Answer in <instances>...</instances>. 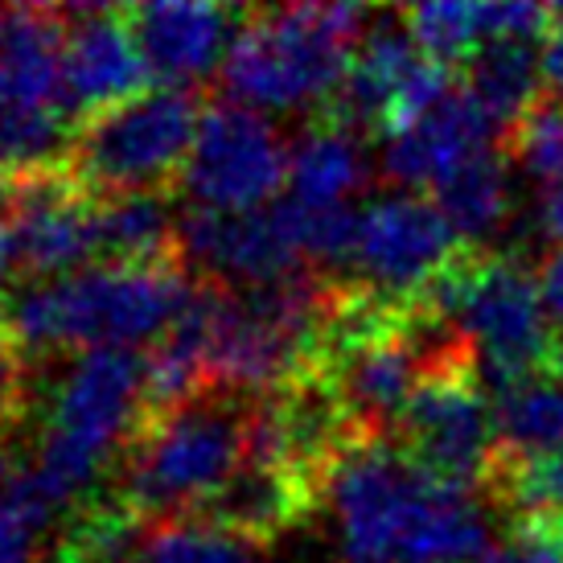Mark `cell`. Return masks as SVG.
Here are the masks:
<instances>
[{
	"label": "cell",
	"mask_w": 563,
	"mask_h": 563,
	"mask_svg": "<svg viewBox=\"0 0 563 563\" xmlns=\"http://www.w3.org/2000/svg\"><path fill=\"white\" fill-rule=\"evenodd\" d=\"M428 482L432 477L391 440H362L345 449L321 482L342 560L399 563L407 522Z\"/></svg>",
	"instance_id": "6"
},
{
	"label": "cell",
	"mask_w": 563,
	"mask_h": 563,
	"mask_svg": "<svg viewBox=\"0 0 563 563\" xmlns=\"http://www.w3.org/2000/svg\"><path fill=\"white\" fill-rule=\"evenodd\" d=\"M198 280L181 264H99L75 276L21 284L0 325L16 350L54 354V350H141L157 345L189 305Z\"/></svg>",
	"instance_id": "1"
},
{
	"label": "cell",
	"mask_w": 563,
	"mask_h": 563,
	"mask_svg": "<svg viewBox=\"0 0 563 563\" xmlns=\"http://www.w3.org/2000/svg\"><path fill=\"white\" fill-rule=\"evenodd\" d=\"M91 235L99 264H177V214L161 189L91 198Z\"/></svg>",
	"instance_id": "16"
},
{
	"label": "cell",
	"mask_w": 563,
	"mask_h": 563,
	"mask_svg": "<svg viewBox=\"0 0 563 563\" xmlns=\"http://www.w3.org/2000/svg\"><path fill=\"white\" fill-rule=\"evenodd\" d=\"M280 214L288 235L297 243L300 260L313 267H354L358 251V214L354 206H300L292 198H280Z\"/></svg>",
	"instance_id": "24"
},
{
	"label": "cell",
	"mask_w": 563,
	"mask_h": 563,
	"mask_svg": "<svg viewBox=\"0 0 563 563\" xmlns=\"http://www.w3.org/2000/svg\"><path fill=\"white\" fill-rule=\"evenodd\" d=\"M506 157L543 189L563 181V99H539L510 128Z\"/></svg>",
	"instance_id": "25"
},
{
	"label": "cell",
	"mask_w": 563,
	"mask_h": 563,
	"mask_svg": "<svg viewBox=\"0 0 563 563\" xmlns=\"http://www.w3.org/2000/svg\"><path fill=\"white\" fill-rule=\"evenodd\" d=\"M63 13L70 21L63 54V95L70 120L87 124L95 115L144 95V87L153 82V70L128 30L124 9L75 4Z\"/></svg>",
	"instance_id": "11"
},
{
	"label": "cell",
	"mask_w": 563,
	"mask_h": 563,
	"mask_svg": "<svg viewBox=\"0 0 563 563\" xmlns=\"http://www.w3.org/2000/svg\"><path fill=\"white\" fill-rule=\"evenodd\" d=\"M288 165L292 148L284 144L280 128L260 111L227 99L206 108L177 189L198 210H264L280 202L276 194L288 186Z\"/></svg>",
	"instance_id": "8"
},
{
	"label": "cell",
	"mask_w": 563,
	"mask_h": 563,
	"mask_svg": "<svg viewBox=\"0 0 563 563\" xmlns=\"http://www.w3.org/2000/svg\"><path fill=\"white\" fill-rule=\"evenodd\" d=\"M534 231L543 239H551L555 247H563V181L548 186L539 194V206H534Z\"/></svg>",
	"instance_id": "29"
},
{
	"label": "cell",
	"mask_w": 563,
	"mask_h": 563,
	"mask_svg": "<svg viewBox=\"0 0 563 563\" xmlns=\"http://www.w3.org/2000/svg\"><path fill=\"white\" fill-rule=\"evenodd\" d=\"M395 444L437 482L461 489L489 485L498 461V428L494 404L477 383L473 354L423 375L420 391L395 432Z\"/></svg>",
	"instance_id": "7"
},
{
	"label": "cell",
	"mask_w": 563,
	"mask_h": 563,
	"mask_svg": "<svg viewBox=\"0 0 563 563\" xmlns=\"http://www.w3.org/2000/svg\"><path fill=\"white\" fill-rule=\"evenodd\" d=\"M16 465H13V449H9V440H4V432H0V498L13 489V482H16Z\"/></svg>",
	"instance_id": "32"
},
{
	"label": "cell",
	"mask_w": 563,
	"mask_h": 563,
	"mask_svg": "<svg viewBox=\"0 0 563 563\" xmlns=\"http://www.w3.org/2000/svg\"><path fill=\"white\" fill-rule=\"evenodd\" d=\"M498 136H501L498 124L456 82V91L444 103H437L423 120H416L411 128H404L399 136H391V141L383 144L378 169H383V177L391 186L416 194L423 186L444 181L456 165H465L470 157L494 148Z\"/></svg>",
	"instance_id": "13"
},
{
	"label": "cell",
	"mask_w": 563,
	"mask_h": 563,
	"mask_svg": "<svg viewBox=\"0 0 563 563\" xmlns=\"http://www.w3.org/2000/svg\"><path fill=\"white\" fill-rule=\"evenodd\" d=\"M30 399V358L16 350L9 329L0 325V432L25 416Z\"/></svg>",
	"instance_id": "27"
},
{
	"label": "cell",
	"mask_w": 563,
	"mask_h": 563,
	"mask_svg": "<svg viewBox=\"0 0 563 563\" xmlns=\"http://www.w3.org/2000/svg\"><path fill=\"white\" fill-rule=\"evenodd\" d=\"M432 202L465 247H485L494 235H501V227L510 219V165H506V153L485 148L465 165H456L444 181L432 186Z\"/></svg>",
	"instance_id": "19"
},
{
	"label": "cell",
	"mask_w": 563,
	"mask_h": 563,
	"mask_svg": "<svg viewBox=\"0 0 563 563\" xmlns=\"http://www.w3.org/2000/svg\"><path fill=\"white\" fill-rule=\"evenodd\" d=\"M482 563H563V518H522Z\"/></svg>",
	"instance_id": "26"
},
{
	"label": "cell",
	"mask_w": 563,
	"mask_h": 563,
	"mask_svg": "<svg viewBox=\"0 0 563 563\" xmlns=\"http://www.w3.org/2000/svg\"><path fill=\"white\" fill-rule=\"evenodd\" d=\"M465 251L449 219L420 194H383L358 214L354 272L362 288L395 305H416L444 267Z\"/></svg>",
	"instance_id": "9"
},
{
	"label": "cell",
	"mask_w": 563,
	"mask_h": 563,
	"mask_svg": "<svg viewBox=\"0 0 563 563\" xmlns=\"http://www.w3.org/2000/svg\"><path fill=\"white\" fill-rule=\"evenodd\" d=\"M378 16L358 4H288L247 13L222 63V87L231 103L260 115L329 103Z\"/></svg>",
	"instance_id": "2"
},
{
	"label": "cell",
	"mask_w": 563,
	"mask_h": 563,
	"mask_svg": "<svg viewBox=\"0 0 563 563\" xmlns=\"http://www.w3.org/2000/svg\"><path fill=\"white\" fill-rule=\"evenodd\" d=\"M423 309L444 317L473 345L477 383L489 404L531 378H543L555 362V321H551L539 276L515 260L461 251L420 297Z\"/></svg>",
	"instance_id": "3"
},
{
	"label": "cell",
	"mask_w": 563,
	"mask_h": 563,
	"mask_svg": "<svg viewBox=\"0 0 563 563\" xmlns=\"http://www.w3.org/2000/svg\"><path fill=\"white\" fill-rule=\"evenodd\" d=\"M251 395H202L148 416L124 449L120 498L141 518H186L243 470V420Z\"/></svg>",
	"instance_id": "4"
},
{
	"label": "cell",
	"mask_w": 563,
	"mask_h": 563,
	"mask_svg": "<svg viewBox=\"0 0 563 563\" xmlns=\"http://www.w3.org/2000/svg\"><path fill=\"white\" fill-rule=\"evenodd\" d=\"M404 30L440 66L470 63L473 54L489 42V33H485V4H465V0L416 4V9L404 13Z\"/></svg>",
	"instance_id": "23"
},
{
	"label": "cell",
	"mask_w": 563,
	"mask_h": 563,
	"mask_svg": "<svg viewBox=\"0 0 563 563\" xmlns=\"http://www.w3.org/2000/svg\"><path fill=\"white\" fill-rule=\"evenodd\" d=\"M543 82L563 91V9H555V25L543 42Z\"/></svg>",
	"instance_id": "31"
},
{
	"label": "cell",
	"mask_w": 563,
	"mask_h": 563,
	"mask_svg": "<svg viewBox=\"0 0 563 563\" xmlns=\"http://www.w3.org/2000/svg\"><path fill=\"white\" fill-rule=\"evenodd\" d=\"M173 255L194 280H214L227 288H255L309 267L300 260L276 202L264 210H243V214L194 206L186 214H177Z\"/></svg>",
	"instance_id": "10"
},
{
	"label": "cell",
	"mask_w": 563,
	"mask_h": 563,
	"mask_svg": "<svg viewBox=\"0 0 563 563\" xmlns=\"http://www.w3.org/2000/svg\"><path fill=\"white\" fill-rule=\"evenodd\" d=\"M4 284H9V280L0 276V317H4V305H9V297H4Z\"/></svg>",
	"instance_id": "34"
},
{
	"label": "cell",
	"mask_w": 563,
	"mask_h": 563,
	"mask_svg": "<svg viewBox=\"0 0 563 563\" xmlns=\"http://www.w3.org/2000/svg\"><path fill=\"white\" fill-rule=\"evenodd\" d=\"M317 498H321V489L305 473L243 465L219 494H210L186 518H198L206 527H219V531L239 534L255 548H264L267 539L297 527L300 518L313 510Z\"/></svg>",
	"instance_id": "15"
},
{
	"label": "cell",
	"mask_w": 563,
	"mask_h": 563,
	"mask_svg": "<svg viewBox=\"0 0 563 563\" xmlns=\"http://www.w3.org/2000/svg\"><path fill=\"white\" fill-rule=\"evenodd\" d=\"M136 563H264V555L247 539L198 518H161L148 522Z\"/></svg>",
	"instance_id": "21"
},
{
	"label": "cell",
	"mask_w": 563,
	"mask_h": 563,
	"mask_svg": "<svg viewBox=\"0 0 563 563\" xmlns=\"http://www.w3.org/2000/svg\"><path fill=\"white\" fill-rule=\"evenodd\" d=\"M371 181V157L362 136L342 124H317L292 148L288 165V198L300 206H350Z\"/></svg>",
	"instance_id": "18"
},
{
	"label": "cell",
	"mask_w": 563,
	"mask_h": 563,
	"mask_svg": "<svg viewBox=\"0 0 563 563\" xmlns=\"http://www.w3.org/2000/svg\"><path fill=\"white\" fill-rule=\"evenodd\" d=\"M37 555V531L0 498V563H33Z\"/></svg>",
	"instance_id": "28"
},
{
	"label": "cell",
	"mask_w": 563,
	"mask_h": 563,
	"mask_svg": "<svg viewBox=\"0 0 563 563\" xmlns=\"http://www.w3.org/2000/svg\"><path fill=\"white\" fill-rule=\"evenodd\" d=\"M206 111L186 87H157L95 115L70 136L66 169L87 198L157 189L186 169Z\"/></svg>",
	"instance_id": "5"
},
{
	"label": "cell",
	"mask_w": 563,
	"mask_h": 563,
	"mask_svg": "<svg viewBox=\"0 0 563 563\" xmlns=\"http://www.w3.org/2000/svg\"><path fill=\"white\" fill-rule=\"evenodd\" d=\"M423 63L428 54L411 42V33L404 25H391V16H378L371 37L354 49L342 87L329 99V120L354 136H371V132L387 136L395 108L411 79L423 70Z\"/></svg>",
	"instance_id": "14"
},
{
	"label": "cell",
	"mask_w": 563,
	"mask_h": 563,
	"mask_svg": "<svg viewBox=\"0 0 563 563\" xmlns=\"http://www.w3.org/2000/svg\"><path fill=\"white\" fill-rule=\"evenodd\" d=\"M551 366H555V371L563 375V325L555 329V362H551Z\"/></svg>",
	"instance_id": "33"
},
{
	"label": "cell",
	"mask_w": 563,
	"mask_h": 563,
	"mask_svg": "<svg viewBox=\"0 0 563 563\" xmlns=\"http://www.w3.org/2000/svg\"><path fill=\"white\" fill-rule=\"evenodd\" d=\"M235 16L222 4H198V0H153L124 9V21L144 63L161 87H186L206 79L235 46Z\"/></svg>",
	"instance_id": "12"
},
{
	"label": "cell",
	"mask_w": 563,
	"mask_h": 563,
	"mask_svg": "<svg viewBox=\"0 0 563 563\" xmlns=\"http://www.w3.org/2000/svg\"><path fill=\"white\" fill-rule=\"evenodd\" d=\"M539 292H543V305H548L555 329L563 325V247H555L548 255V264L539 272Z\"/></svg>",
	"instance_id": "30"
},
{
	"label": "cell",
	"mask_w": 563,
	"mask_h": 563,
	"mask_svg": "<svg viewBox=\"0 0 563 563\" xmlns=\"http://www.w3.org/2000/svg\"><path fill=\"white\" fill-rule=\"evenodd\" d=\"M485 489L522 518H563V449L527 456L498 453Z\"/></svg>",
	"instance_id": "22"
},
{
	"label": "cell",
	"mask_w": 563,
	"mask_h": 563,
	"mask_svg": "<svg viewBox=\"0 0 563 563\" xmlns=\"http://www.w3.org/2000/svg\"><path fill=\"white\" fill-rule=\"evenodd\" d=\"M494 428H498V453L527 456L563 449V383L543 375L498 395Z\"/></svg>",
	"instance_id": "20"
},
{
	"label": "cell",
	"mask_w": 563,
	"mask_h": 563,
	"mask_svg": "<svg viewBox=\"0 0 563 563\" xmlns=\"http://www.w3.org/2000/svg\"><path fill=\"white\" fill-rule=\"evenodd\" d=\"M465 91L498 124L501 136H510V128L543 99V42H485L465 63Z\"/></svg>",
	"instance_id": "17"
}]
</instances>
